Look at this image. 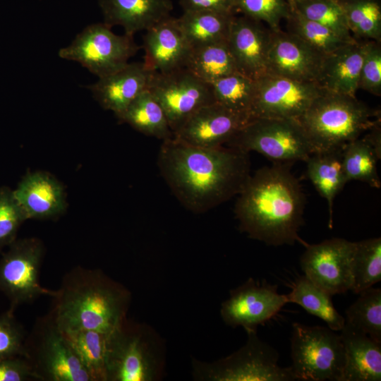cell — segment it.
I'll use <instances>...</instances> for the list:
<instances>
[{
    "mask_svg": "<svg viewBox=\"0 0 381 381\" xmlns=\"http://www.w3.org/2000/svg\"><path fill=\"white\" fill-rule=\"evenodd\" d=\"M157 165L178 200L205 212L238 195L248 179V153L224 145L198 147L174 137L162 141Z\"/></svg>",
    "mask_w": 381,
    "mask_h": 381,
    "instance_id": "obj_1",
    "label": "cell"
},
{
    "mask_svg": "<svg viewBox=\"0 0 381 381\" xmlns=\"http://www.w3.org/2000/svg\"><path fill=\"white\" fill-rule=\"evenodd\" d=\"M305 198L297 179L286 164L275 162L250 175L238 195L235 214L239 229L267 245H293L299 241Z\"/></svg>",
    "mask_w": 381,
    "mask_h": 381,
    "instance_id": "obj_2",
    "label": "cell"
},
{
    "mask_svg": "<svg viewBox=\"0 0 381 381\" xmlns=\"http://www.w3.org/2000/svg\"><path fill=\"white\" fill-rule=\"evenodd\" d=\"M49 313L62 332L111 334L127 319L131 293L104 272L76 267L64 277Z\"/></svg>",
    "mask_w": 381,
    "mask_h": 381,
    "instance_id": "obj_3",
    "label": "cell"
},
{
    "mask_svg": "<svg viewBox=\"0 0 381 381\" xmlns=\"http://www.w3.org/2000/svg\"><path fill=\"white\" fill-rule=\"evenodd\" d=\"M313 152L343 149L380 123V111L356 96L324 90L298 119Z\"/></svg>",
    "mask_w": 381,
    "mask_h": 381,
    "instance_id": "obj_4",
    "label": "cell"
},
{
    "mask_svg": "<svg viewBox=\"0 0 381 381\" xmlns=\"http://www.w3.org/2000/svg\"><path fill=\"white\" fill-rule=\"evenodd\" d=\"M164 356L157 334L128 318L109 336V381H155L162 376Z\"/></svg>",
    "mask_w": 381,
    "mask_h": 381,
    "instance_id": "obj_5",
    "label": "cell"
},
{
    "mask_svg": "<svg viewBox=\"0 0 381 381\" xmlns=\"http://www.w3.org/2000/svg\"><path fill=\"white\" fill-rule=\"evenodd\" d=\"M337 332L328 327L293 324L291 368L295 380L341 381L345 353Z\"/></svg>",
    "mask_w": 381,
    "mask_h": 381,
    "instance_id": "obj_6",
    "label": "cell"
},
{
    "mask_svg": "<svg viewBox=\"0 0 381 381\" xmlns=\"http://www.w3.org/2000/svg\"><path fill=\"white\" fill-rule=\"evenodd\" d=\"M246 332V344L230 356L212 363L194 361V377L207 381L295 380L291 366L278 364L277 351L259 339L256 330Z\"/></svg>",
    "mask_w": 381,
    "mask_h": 381,
    "instance_id": "obj_7",
    "label": "cell"
},
{
    "mask_svg": "<svg viewBox=\"0 0 381 381\" xmlns=\"http://www.w3.org/2000/svg\"><path fill=\"white\" fill-rule=\"evenodd\" d=\"M248 153L255 151L277 162H306L313 148L298 120L250 119L226 144Z\"/></svg>",
    "mask_w": 381,
    "mask_h": 381,
    "instance_id": "obj_8",
    "label": "cell"
},
{
    "mask_svg": "<svg viewBox=\"0 0 381 381\" xmlns=\"http://www.w3.org/2000/svg\"><path fill=\"white\" fill-rule=\"evenodd\" d=\"M26 357L36 380L91 381L76 353L49 313L39 318L25 341Z\"/></svg>",
    "mask_w": 381,
    "mask_h": 381,
    "instance_id": "obj_9",
    "label": "cell"
},
{
    "mask_svg": "<svg viewBox=\"0 0 381 381\" xmlns=\"http://www.w3.org/2000/svg\"><path fill=\"white\" fill-rule=\"evenodd\" d=\"M106 23L87 26L71 44L59 52L60 58L80 63L98 78L124 67L138 49L133 36L116 35Z\"/></svg>",
    "mask_w": 381,
    "mask_h": 381,
    "instance_id": "obj_10",
    "label": "cell"
},
{
    "mask_svg": "<svg viewBox=\"0 0 381 381\" xmlns=\"http://www.w3.org/2000/svg\"><path fill=\"white\" fill-rule=\"evenodd\" d=\"M44 248L37 238L16 239L0 259V291L10 301V308L29 303L42 296H55L56 290L40 282Z\"/></svg>",
    "mask_w": 381,
    "mask_h": 381,
    "instance_id": "obj_11",
    "label": "cell"
},
{
    "mask_svg": "<svg viewBox=\"0 0 381 381\" xmlns=\"http://www.w3.org/2000/svg\"><path fill=\"white\" fill-rule=\"evenodd\" d=\"M147 89L163 109L173 134L198 109L215 102L212 85L186 68L152 71Z\"/></svg>",
    "mask_w": 381,
    "mask_h": 381,
    "instance_id": "obj_12",
    "label": "cell"
},
{
    "mask_svg": "<svg viewBox=\"0 0 381 381\" xmlns=\"http://www.w3.org/2000/svg\"><path fill=\"white\" fill-rule=\"evenodd\" d=\"M323 90L315 82L300 81L265 73L255 80V95L250 119L298 120Z\"/></svg>",
    "mask_w": 381,
    "mask_h": 381,
    "instance_id": "obj_13",
    "label": "cell"
},
{
    "mask_svg": "<svg viewBox=\"0 0 381 381\" xmlns=\"http://www.w3.org/2000/svg\"><path fill=\"white\" fill-rule=\"evenodd\" d=\"M305 247L300 259L304 275L332 296L351 289L356 242L332 238Z\"/></svg>",
    "mask_w": 381,
    "mask_h": 381,
    "instance_id": "obj_14",
    "label": "cell"
},
{
    "mask_svg": "<svg viewBox=\"0 0 381 381\" xmlns=\"http://www.w3.org/2000/svg\"><path fill=\"white\" fill-rule=\"evenodd\" d=\"M288 303L286 294H279L277 285L250 278L231 291L229 298L222 304L220 313L227 325L254 331L274 318Z\"/></svg>",
    "mask_w": 381,
    "mask_h": 381,
    "instance_id": "obj_15",
    "label": "cell"
},
{
    "mask_svg": "<svg viewBox=\"0 0 381 381\" xmlns=\"http://www.w3.org/2000/svg\"><path fill=\"white\" fill-rule=\"evenodd\" d=\"M325 56L292 33L272 30L267 73L318 83Z\"/></svg>",
    "mask_w": 381,
    "mask_h": 381,
    "instance_id": "obj_16",
    "label": "cell"
},
{
    "mask_svg": "<svg viewBox=\"0 0 381 381\" xmlns=\"http://www.w3.org/2000/svg\"><path fill=\"white\" fill-rule=\"evenodd\" d=\"M248 121L215 102L195 111L173 137L194 147H217L226 144Z\"/></svg>",
    "mask_w": 381,
    "mask_h": 381,
    "instance_id": "obj_17",
    "label": "cell"
},
{
    "mask_svg": "<svg viewBox=\"0 0 381 381\" xmlns=\"http://www.w3.org/2000/svg\"><path fill=\"white\" fill-rule=\"evenodd\" d=\"M272 35L262 22L234 16L227 44L238 73L253 80L267 73Z\"/></svg>",
    "mask_w": 381,
    "mask_h": 381,
    "instance_id": "obj_18",
    "label": "cell"
},
{
    "mask_svg": "<svg viewBox=\"0 0 381 381\" xmlns=\"http://www.w3.org/2000/svg\"><path fill=\"white\" fill-rule=\"evenodd\" d=\"M145 31L143 63L149 70L167 73L185 68L190 47L177 18L169 16Z\"/></svg>",
    "mask_w": 381,
    "mask_h": 381,
    "instance_id": "obj_19",
    "label": "cell"
},
{
    "mask_svg": "<svg viewBox=\"0 0 381 381\" xmlns=\"http://www.w3.org/2000/svg\"><path fill=\"white\" fill-rule=\"evenodd\" d=\"M152 73L143 62L128 63L122 68L99 78L88 88L99 104L118 118L147 88Z\"/></svg>",
    "mask_w": 381,
    "mask_h": 381,
    "instance_id": "obj_20",
    "label": "cell"
},
{
    "mask_svg": "<svg viewBox=\"0 0 381 381\" xmlns=\"http://www.w3.org/2000/svg\"><path fill=\"white\" fill-rule=\"evenodd\" d=\"M27 219H51L64 213L66 195L61 183L44 171L27 174L13 190Z\"/></svg>",
    "mask_w": 381,
    "mask_h": 381,
    "instance_id": "obj_21",
    "label": "cell"
},
{
    "mask_svg": "<svg viewBox=\"0 0 381 381\" xmlns=\"http://www.w3.org/2000/svg\"><path fill=\"white\" fill-rule=\"evenodd\" d=\"M339 332L345 353L341 381H380L381 343L346 322Z\"/></svg>",
    "mask_w": 381,
    "mask_h": 381,
    "instance_id": "obj_22",
    "label": "cell"
},
{
    "mask_svg": "<svg viewBox=\"0 0 381 381\" xmlns=\"http://www.w3.org/2000/svg\"><path fill=\"white\" fill-rule=\"evenodd\" d=\"M99 5L104 23L121 26L131 36L170 16L173 9L171 0H99Z\"/></svg>",
    "mask_w": 381,
    "mask_h": 381,
    "instance_id": "obj_23",
    "label": "cell"
},
{
    "mask_svg": "<svg viewBox=\"0 0 381 381\" xmlns=\"http://www.w3.org/2000/svg\"><path fill=\"white\" fill-rule=\"evenodd\" d=\"M366 40L346 43L325 56L318 83L325 90L356 96Z\"/></svg>",
    "mask_w": 381,
    "mask_h": 381,
    "instance_id": "obj_24",
    "label": "cell"
},
{
    "mask_svg": "<svg viewBox=\"0 0 381 381\" xmlns=\"http://www.w3.org/2000/svg\"><path fill=\"white\" fill-rule=\"evenodd\" d=\"M342 153L343 149L313 152L306 162L309 179L327 202L329 224L332 222L334 200L348 182Z\"/></svg>",
    "mask_w": 381,
    "mask_h": 381,
    "instance_id": "obj_25",
    "label": "cell"
},
{
    "mask_svg": "<svg viewBox=\"0 0 381 381\" xmlns=\"http://www.w3.org/2000/svg\"><path fill=\"white\" fill-rule=\"evenodd\" d=\"M234 16L207 11H183L177 21L191 49L227 42Z\"/></svg>",
    "mask_w": 381,
    "mask_h": 381,
    "instance_id": "obj_26",
    "label": "cell"
},
{
    "mask_svg": "<svg viewBox=\"0 0 381 381\" xmlns=\"http://www.w3.org/2000/svg\"><path fill=\"white\" fill-rule=\"evenodd\" d=\"M63 334L87 370L91 381H109L110 334L90 329Z\"/></svg>",
    "mask_w": 381,
    "mask_h": 381,
    "instance_id": "obj_27",
    "label": "cell"
},
{
    "mask_svg": "<svg viewBox=\"0 0 381 381\" xmlns=\"http://www.w3.org/2000/svg\"><path fill=\"white\" fill-rule=\"evenodd\" d=\"M118 119L144 135L162 141L174 136L163 109L147 89L138 95Z\"/></svg>",
    "mask_w": 381,
    "mask_h": 381,
    "instance_id": "obj_28",
    "label": "cell"
},
{
    "mask_svg": "<svg viewBox=\"0 0 381 381\" xmlns=\"http://www.w3.org/2000/svg\"><path fill=\"white\" fill-rule=\"evenodd\" d=\"M289 303L301 306L308 313L326 322L330 329L339 332L345 324L344 318L334 308L332 296L315 284L306 275L298 277L286 294Z\"/></svg>",
    "mask_w": 381,
    "mask_h": 381,
    "instance_id": "obj_29",
    "label": "cell"
},
{
    "mask_svg": "<svg viewBox=\"0 0 381 381\" xmlns=\"http://www.w3.org/2000/svg\"><path fill=\"white\" fill-rule=\"evenodd\" d=\"M185 68L210 85L238 72L227 42L191 48Z\"/></svg>",
    "mask_w": 381,
    "mask_h": 381,
    "instance_id": "obj_30",
    "label": "cell"
},
{
    "mask_svg": "<svg viewBox=\"0 0 381 381\" xmlns=\"http://www.w3.org/2000/svg\"><path fill=\"white\" fill-rule=\"evenodd\" d=\"M356 40L381 42V0H336Z\"/></svg>",
    "mask_w": 381,
    "mask_h": 381,
    "instance_id": "obj_31",
    "label": "cell"
},
{
    "mask_svg": "<svg viewBox=\"0 0 381 381\" xmlns=\"http://www.w3.org/2000/svg\"><path fill=\"white\" fill-rule=\"evenodd\" d=\"M380 157L365 136L346 144L343 148L342 162L347 181H360L380 188L377 162Z\"/></svg>",
    "mask_w": 381,
    "mask_h": 381,
    "instance_id": "obj_32",
    "label": "cell"
},
{
    "mask_svg": "<svg viewBox=\"0 0 381 381\" xmlns=\"http://www.w3.org/2000/svg\"><path fill=\"white\" fill-rule=\"evenodd\" d=\"M212 87L216 102L250 120L255 95V80L235 72L217 80Z\"/></svg>",
    "mask_w": 381,
    "mask_h": 381,
    "instance_id": "obj_33",
    "label": "cell"
},
{
    "mask_svg": "<svg viewBox=\"0 0 381 381\" xmlns=\"http://www.w3.org/2000/svg\"><path fill=\"white\" fill-rule=\"evenodd\" d=\"M351 291L358 294L381 280V238L356 242Z\"/></svg>",
    "mask_w": 381,
    "mask_h": 381,
    "instance_id": "obj_34",
    "label": "cell"
},
{
    "mask_svg": "<svg viewBox=\"0 0 381 381\" xmlns=\"http://www.w3.org/2000/svg\"><path fill=\"white\" fill-rule=\"evenodd\" d=\"M346 310L345 322L381 343V289L368 288Z\"/></svg>",
    "mask_w": 381,
    "mask_h": 381,
    "instance_id": "obj_35",
    "label": "cell"
},
{
    "mask_svg": "<svg viewBox=\"0 0 381 381\" xmlns=\"http://www.w3.org/2000/svg\"><path fill=\"white\" fill-rule=\"evenodd\" d=\"M291 7L306 18L328 28L344 40L351 42L352 36L341 8L336 0H296Z\"/></svg>",
    "mask_w": 381,
    "mask_h": 381,
    "instance_id": "obj_36",
    "label": "cell"
},
{
    "mask_svg": "<svg viewBox=\"0 0 381 381\" xmlns=\"http://www.w3.org/2000/svg\"><path fill=\"white\" fill-rule=\"evenodd\" d=\"M285 20L287 32L296 35L325 55L349 43L328 28L303 16L291 7Z\"/></svg>",
    "mask_w": 381,
    "mask_h": 381,
    "instance_id": "obj_37",
    "label": "cell"
},
{
    "mask_svg": "<svg viewBox=\"0 0 381 381\" xmlns=\"http://www.w3.org/2000/svg\"><path fill=\"white\" fill-rule=\"evenodd\" d=\"M236 13L261 21L270 29H279L282 20L291 12L288 0H234Z\"/></svg>",
    "mask_w": 381,
    "mask_h": 381,
    "instance_id": "obj_38",
    "label": "cell"
},
{
    "mask_svg": "<svg viewBox=\"0 0 381 381\" xmlns=\"http://www.w3.org/2000/svg\"><path fill=\"white\" fill-rule=\"evenodd\" d=\"M25 213L16 200L13 190L0 188V250L16 240L18 231L27 220Z\"/></svg>",
    "mask_w": 381,
    "mask_h": 381,
    "instance_id": "obj_39",
    "label": "cell"
},
{
    "mask_svg": "<svg viewBox=\"0 0 381 381\" xmlns=\"http://www.w3.org/2000/svg\"><path fill=\"white\" fill-rule=\"evenodd\" d=\"M9 308L0 315V361L13 357H26L27 334Z\"/></svg>",
    "mask_w": 381,
    "mask_h": 381,
    "instance_id": "obj_40",
    "label": "cell"
},
{
    "mask_svg": "<svg viewBox=\"0 0 381 381\" xmlns=\"http://www.w3.org/2000/svg\"><path fill=\"white\" fill-rule=\"evenodd\" d=\"M359 88L373 95H381V46L379 42H365L358 81Z\"/></svg>",
    "mask_w": 381,
    "mask_h": 381,
    "instance_id": "obj_41",
    "label": "cell"
},
{
    "mask_svg": "<svg viewBox=\"0 0 381 381\" xmlns=\"http://www.w3.org/2000/svg\"><path fill=\"white\" fill-rule=\"evenodd\" d=\"M36 380L30 364L24 357H13L0 361V381Z\"/></svg>",
    "mask_w": 381,
    "mask_h": 381,
    "instance_id": "obj_42",
    "label": "cell"
},
{
    "mask_svg": "<svg viewBox=\"0 0 381 381\" xmlns=\"http://www.w3.org/2000/svg\"><path fill=\"white\" fill-rule=\"evenodd\" d=\"M183 11H207L235 14L234 0H179Z\"/></svg>",
    "mask_w": 381,
    "mask_h": 381,
    "instance_id": "obj_43",
    "label": "cell"
},
{
    "mask_svg": "<svg viewBox=\"0 0 381 381\" xmlns=\"http://www.w3.org/2000/svg\"><path fill=\"white\" fill-rule=\"evenodd\" d=\"M289 1H296V0H288Z\"/></svg>",
    "mask_w": 381,
    "mask_h": 381,
    "instance_id": "obj_44",
    "label": "cell"
}]
</instances>
